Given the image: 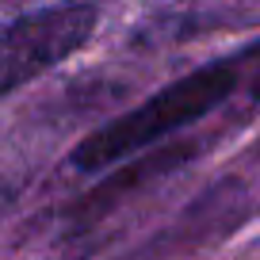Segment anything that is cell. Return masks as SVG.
Here are the masks:
<instances>
[{
	"label": "cell",
	"mask_w": 260,
	"mask_h": 260,
	"mask_svg": "<svg viewBox=\"0 0 260 260\" xmlns=\"http://www.w3.org/2000/svg\"><path fill=\"white\" fill-rule=\"evenodd\" d=\"M195 153H199V142H161V146L146 149V153L130 157V165H122L119 172L104 176L88 195L77 199L73 211H69V218L81 222V226H96L104 214L119 211L126 195H138V191H146L149 184L180 172L184 165L195 161Z\"/></svg>",
	"instance_id": "cell-3"
},
{
	"label": "cell",
	"mask_w": 260,
	"mask_h": 260,
	"mask_svg": "<svg viewBox=\"0 0 260 260\" xmlns=\"http://www.w3.org/2000/svg\"><path fill=\"white\" fill-rule=\"evenodd\" d=\"M249 96L260 104V61H256V69H252V77H249Z\"/></svg>",
	"instance_id": "cell-4"
},
{
	"label": "cell",
	"mask_w": 260,
	"mask_h": 260,
	"mask_svg": "<svg viewBox=\"0 0 260 260\" xmlns=\"http://www.w3.org/2000/svg\"><path fill=\"white\" fill-rule=\"evenodd\" d=\"M241 84V57L207 61L191 73L176 77L161 92L146 96L130 111L100 122L92 134L77 142L69 153V165L77 172H104L111 165H122L130 157L153 149L157 142H169L172 134L187 130L191 122L207 119L214 107H222Z\"/></svg>",
	"instance_id": "cell-1"
},
{
	"label": "cell",
	"mask_w": 260,
	"mask_h": 260,
	"mask_svg": "<svg viewBox=\"0 0 260 260\" xmlns=\"http://www.w3.org/2000/svg\"><path fill=\"white\" fill-rule=\"evenodd\" d=\"M100 8L92 0H61L35 8L0 27V100L27 88L42 73L88 46L96 35Z\"/></svg>",
	"instance_id": "cell-2"
}]
</instances>
